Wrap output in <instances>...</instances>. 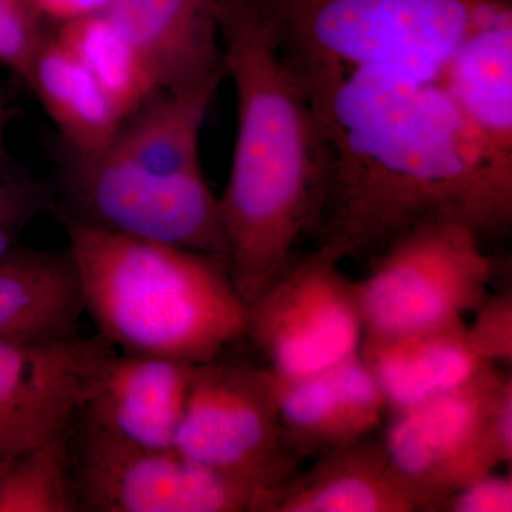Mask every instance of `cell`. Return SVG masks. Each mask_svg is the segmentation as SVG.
Listing matches in <instances>:
<instances>
[{"instance_id": "obj_1", "label": "cell", "mask_w": 512, "mask_h": 512, "mask_svg": "<svg viewBox=\"0 0 512 512\" xmlns=\"http://www.w3.org/2000/svg\"><path fill=\"white\" fill-rule=\"evenodd\" d=\"M328 146L319 251L342 262L407 229L453 221L481 239L512 224V168L473 133L439 79L367 66L313 107Z\"/></svg>"}, {"instance_id": "obj_20", "label": "cell", "mask_w": 512, "mask_h": 512, "mask_svg": "<svg viewBox=\"0 0 512 512\" xmlns=\"http://www.w3.org/2000/svg\"><path fill=\"white\" fill-rule=\"evenodd\" d=\"M53 35L92 74L124 119L160 92L146 63L106 13L57 25Z\"/></svg>"}, {"instance_id": "obj_24", "label": "cell", "mask_w": 512, "mask_h": 512, "mask_svg": "<svg viewBox=\"0 0 512 512\" xmlns=\"http://www.w3.org/2000/svg\"><path fill=\"white\" fill-rule=\"evenodd\" d=\"M473 326L467 328L471 349L488 365L512 362V296L487 295L477 306Z\"/></svg>"}, {"instance_id": "obj_26", "label": "cell", "mask_w": 512, "mask_h": 512, "mask_svg": "<svg viewBox=\"0 0 512 512\" xmlns=\"http://www.w3.org/2000/svg\"><path fill=\"white\" fill-rule=\"evenodd\" d=\"M113 2L114 0H33L46 22L50 20L57 25L104 13Z\"/></svg>"}, {"instance_id": "obj_13", "label": "cell", "mask_w": 512, "mask_h": 512, "mask_svg": "<svg viewBox=\"0 0 512 512\" xmlns=\"http://www.w3.org/2000/svg\"><path fill=\"white\" fill-rule=\"evenodd\" d=\"M221 0H114L106 15L146 63L160 92H185L227 76Z\"/></svg>"}, {"instance_id": "obj_3", "label": "cell", "mask_w": 512, "mask_h": 512, "mask_svg": "<svg viewBox=\"0 0 512 512\" xmlns=\"http://www.w3.org/2000/svg\"><path fill=\"white\" fill-rule=\"evenodd\" d=\"M63 222L86 313L113 348L200 365L247 335L227 259Z\"/></svg>"}, {"instance_id": "obj_19", "label": "cell", "mask_w": 512, "mask_h": 512, "mask_svg": "<svg viewBox=\"0 0 512 512\" xmlns=\"http://www.w3.org/2000/svg\"><path fill=\"white\" fill-rule=\"evenodd\" d=\"M25 83L79 160L99 156L126 120L55 35L40 46Z\"/></svg>"}, {"instance_id": "obj_8", "label": "cell", "mask_w": 512, "mask_h": 512, "mask_svg": "<svg viewBox=\"0 0 512 512\" xmlns=\"http://www.w3.org/2000/svg\"><path fill=\"white\" fill-rule=\"evenodd\" d=\"M510 379L488 365L463 386L394 413L384 451L421 511L439 510L461 487L505 464L491 423Z\"/></svg>"}, {"instance_id": "obj_23", "label": "cell", "mask_w": 512, "mask_h": 512, "mask_svg": "<svg viewBox=\"0 0 512 512\" xmlns=\"http://www.w3.org/2000/svg\"><path fill=\"white\" fill-rule=\"evenodd\" d=\"M52 194L26 174L0 173V259L18 245L20 234L49 208Z\"/></svg>"}, {"instance_id": "obj_5", "label": "cell", "mask_w": 512, "mask_h": 512, "mask_svg": "<svg viewBox=\"0 0 512 512\" xmlns=\"http://www.w3.org/2000/svg\"><path fill=\"white\" fill-rule=\"evenodd\" d=\"M494 262L473 229L433 221L379 251L357 282L365 336H392L464 322L488 295Z\"/></svg>"}, {"instance_id": "obj_22", "label": "cell", "mask_w": 512, "mask_h": 512, "mask_svg": "<svg viewBox=\"0 0 512 512\" xmlns=\"http://www.w3.org/2000/svg\"><path fill=\"white\" fill-rule=\"evenodd\" d=\"M45 23L33 0H0V64L23 82L47 37Z\"/></svg>"}, {"instance_id": "obj_16", "label": "cell", "mask_w": 512, "mask_h": 512, "mask_svg": "<svg viewBox=\"0 0 512 512\" xmlns=\"http://www.w3.org/2000/svg\"><path fill=\"white\" fill-rule=\"evenodd\" d=\"M262 512H414L419 501L396 476L383 443L365 439L320 456L269 491Z\"/></svg>"}, {"instance_id": "obj_18", "label": "cell", "mask_w": 512, "mask_h": 512, "mask_svg": "<svg viewBox=\"0 0 512 512\" xmlns=\"http://www.w3.org/2000/svg\"><path fill=\"white\" fill-rule=\"evenodd\" d=\"M439 82L481 143L512 168V9L473 30Z\"/></svg>"}, {"instance_id": "obj_15", "label": "cell", "mask_w": 512, "mask_h": 512, "mask_svg": "<svg viewBox=\"0 0 512 512\" xmlns=\"http://www.w3.org/2000/svg\"><path fill=\"white\" fill-rule=\"evenodd\" d=\"M86 313L69 248L10 249L0 259V343L43 346L79 338Z\"/></svg>"}, {"instance_id": "obj_10", "label": "cell", "mask_w": 512, "mask_h": 512, "mask_svg": "<svg viewBox=\"0 0 512 512\" xmlns=\"http://www.w3.org/2000/svg\"><path fill=\"white\" fill-rule=\"evenodd\" d=\"M79 161L67 181L72 208L64 218L228 261L220 197L204 173L154 180L103 153Z\"/></svg>"}, {"instance_id": "obj_11", "label": "cell", "mask_w": 512, "mask_h": 512, "mask_svg": "<svg viewBox=\"0 0 512 512\" xmlns=\"http://www.w3.org/2000/svg\"><path fill=\"white\" fill-rule=\"evenodd\" d=\"M113 349L100 335L43 346L0 343V474L37 444L72 429L90 376Z\"/></svg>"}, {"instance_id": "obj_14", "label": "cell", "mask_w": 512, "mask_h": 512, "mask_svg": "<svg viewBox=\"0 0 512 512\" xmlns=\"http://www.w3.org/2000/svg\"><path fill=\"white\" fill-rule=\"evenodd\" d=\"M272 376L282 426L301 456H323L365 439L387 409L360 353L315 375Z\"/></svg>"}, {"instance_id": "obj_27", "label": "cell", "mask_w": 512, "mask_h": 512, "mask_svg": "<svg viewBox=\"0 0 512 512\" xmlns=\"http://www.w3.org/2000/svg\"><path fill=\"white\" fill-rule=\"evenodd\" d=\"M9 123V110L5 101L0 97V173L5 171V137L6 130H8Z\"/></svg>"}, {"instance_id": "obj_21", "label": "cell", "mask_w": 512, "mask_h": 512, "mask_svg": "<svg viewBox=\"0 0 512 512\" xmlns=\"http://www.w3.org/2000/svg\"><path fill=\"white\" fill-rule=\"evenodd\" d=\"M70 430L37 444L0 474V512H76Z\"/></svg>"}, {"instance_id": "obj_12", "label": "cell", "mask_w": 512, "mask_h": 512, "mask_svg": "<svg viewBox=\"0 0 512 512\" xmlns=\"http://www.w3.org/2000/svg\"><path fill=\"white\" fill-rule=\"evenodd\" d=\"M192 367L170 357L113 349L90 376L79 414L137 446L173 448Z\"/></svg>"}, {"instance_id": "obj_17", "label": "cell", "mask_w": 512, "mask_h": 512, "mask_svg": "<svg viewBox=\"0 0 512 512\" xmlns=\"http://www.w3.org/2000/svg\"><path fill=\"white\" fill-rule=\"evenodd\" d=\"M360 357L393 413L451 392L488 366L471 349L464 322L402 335L363 336Z\"/></svg>"}, {"instance_id": "obj_25", "label": "cell", "mask_w": 512, "mask_h": 512, "mask_svg": "<svg viewBox=\"0 0 512 512\" xmlns=\"http://www.w3.org/2000/svg\"><path fill=\"white\" fill-rule=\"evenodd\" d=\"M437 511L450 512H511V477L494 473L471 481L447 497Z\"/></svg>"}, {"instance_id": "obj_2", "label": "cell", "mask_w": 512, "mask_h": 512, "mask_svg": "<svg viewBox=\"0 0 512 512\" xmlns=\"http://www.w3.org/2000/svg\"><path fill=\"white\" fill-rule=\"evenodd\" d=\"M218 18L238 109L221 217L229 272L249 303L289 265L302 235L319 228L328 146L258 3L221 0Z\"/></svg>"}, {"instance_id": "obj_4", "label": "cell", "mask_w": 512, "mask_h": 512, "mask_svg": "<svg viewBox=\"0 0 512 512\" xmlns=\"http://www.w3.org/2000/svg\"><path fill=\"white\" fill-rule=\"evenodd\" d=\"M309 104L352 69L389 66L424 79L512 0H256Z\"/></svg>"}, {"instance_id": "obj_7", "label": "cell", "mask_w": 512, "mask_h": 512, "mask_svg": "<svg viewBox=\"0 0 512 512\" xmlns=\"http://www.w3.org/2000/svg\"><path fill=\"white\" fill-rule=\"evenodd\" d=\"M247 335L282 379L315 375L352 359L365 336L357 282L319 249L292 259L247 303Z\"/></svg>"}, {"instance_id": "obj_9", "label": "cell", "mask_w": 512, "mask_h": 512, "mask_svg": "<svg viewBox=\"0 0 512 512\" xmlns=\"http://www.w3.org/2000/svg\"><path fill=\"white\" fill-rule=\"evenodd\" d=\"M79 511H259L262 494L174 448L137 446L84 421L73 458Z\"/></svg>"}, {"instance_id": "obj_6", "label": "cell", "mask_w": 512, "mask_h": 512, "mask_svg": "<svg viewBox=\"0 0 512 512\" xmlns=\"http://www.w3.org/2000/svg\"><path fill=\"white\" fill-rule=\"evenodd\" d=\"M173 448L192 463L255 488L262 503L295 476L303 457L282 426L271 370L222 362L220 356L192 367Z\"/></svg>"}]
</instances>
